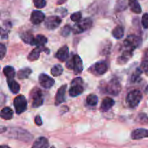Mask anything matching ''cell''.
I'll list each match as a JSON object with an SVG mask.
<instances>
[{
  "label": "cell",
  "mask_w": 148,
  "mask_h": 148,
  "mask_svg": "<svg viewBox=\"0 0 148 148\" xmlns=\"http://www.w3.org/2000/svg\"><path fill=\"white\" fill-rule=\"evenodd\" d=\"M66 66L68 68V69H72L74 67V60H73V58H72L71 59H69L66 64Z\"/></svg>",
  "instance_id": "cell-39"
},
{
  "label": "cell",
  "mask_w": 148,
  "mask_h": 148,
  "mask_svg": "<svg viewBox=\"0 0 148 148\" xmlns=\"http://www.w3.org/2000/svg\"><path fill=\"white\" fill-rule=\"evenodd\" d=\"M66 85H64L61 86L57 90L55 97V105L58 106L63 103L65 100V92H66Z\"/></svg>",
  "instance_id": "cell-12"
},
{
  "label": "cell",
  "mask_w": 148,
  "mask_h": 148,
  "mask_svg": "<svg viewBox=\"0 0 148 148\" xmlns=\"http://www.w3.org/2000/svg\"><path fill=\"white\" fill-rule=\"evenodd\" d=\"M142 73H143V70L141 69V68H137V69L134 71V73L132 74V82H138L140 79V77H141Z\"/></svg>",
  "instance_id": "cell-31"
},
{
  "label": "cell",
  "mask_w": 148,
  "mask_h": 148,
  "mask_svg": "<svg viewBox=\"0 0 148 148\" xmlns=\"http://www.w3.org/2000/svg\"><path fill=\"white\" fill-rule=\"evenodd\" d=\"M141 42L142 40L139 36L135 35H130L124 40V47L125 49L133 51L134 49L140 46Z\"/></svg>",
  "instance_id": "cell-4"
},
{
  "label": "cell",
  "mask_w": 148,
  "mask_h": 148,
  "mask_svg": "<svg viewBox=\"0 0 148 148\" xmlns=\"http://www.w3.org/2000/svg\"><path fill=\"white\" fill-rule=\"evenodd\" d=\"M141 69L143 72L148 75V60L143 61L141 64Z\"/></svg>",
  "instance_id": "cell-37"
},
{
  "label": "cell",
  "mask_w": 148,
  "mask_h": 148,
  "mask_svg": "<svg viewBox=\"0 0 148 148\" xmlns=\"http://www.w3.org/2000/svg\"><path fill=\"white\" fill-rule=\"evenodd\" d=\"M7 84H8V87L10 88V91L12 93L17 94L20 92V85L14 79H9V80H7Z\"/></svg>",
  "instance_id": "cell-24"
},
{
  "label": "cell",
  "mask_w": 148,
  "mask_h": 148,
  "mask_svg": "<svg viewBox=\"0 0 148 148\" xmlns=\"http://www.w3.org/2000/svg\"><path fill=\"white\" fill-rule=\"evenodd\" d=\"M3 72H4V75L7 77V80H9V79H14V77H15V70L11 66H5L4 69H3Z\"/></svg>",
  "instance_id": "cell-25"
},
{
  "label": "cell",
  "mask_w": 148,
  "mask_h": 148,
  "mask_svg": "<svg viewBox=\"0 0 148 148\" xmlns=\"http://www.w3.org/2000/svg\"><path fill=\"white\" fill-rule=\"evenodd\" d=\"M45 20V14L39 10H34L30 15V21L33 24L38 25Z\"/></svg>",
  "instance_id": "cell-11"
},
{
  "label": "cell",
  "mask_w": 148,
  "mask_h": 148,
  "mask_svg": "<svg viewBox=\"0 0 148 148\" xmlns=\"http://www.w3.org/2000/svg\"><path fill=\"white\" fill-rule=\"evenodd\" d=\"M62 20L58 16H49L45 20V26L48 30H55L60 25Z\"/></svg>",
  "instance_id": "cell-9"
},
{
  "label": "cell",
  "mask_w": 148,
  "mask_h": 148,
  "mask_svg": "<svg viewBox=\"0 0 148 148\" xmlns=\"http://www.w3.org/2000/svg\"><path fill=\"white\" fill-rule=\"evenodd\" d=\"M5 135L10 138L15 139L23 142H30L33 139V136L30 132L21 128H5Z\"/></svg>",
  "instance_id": "cell-1"
},
{
  "label": "cell",
  "mask_w": 148,
  "mask_h": 148,
  "mask_svg": "<svg viewBox=\"0 0 148 148\" xmlns=\"http://www.w3.org/2000/svg\"><path fill=\"white\" fill-rule=\"evenodd\" d=\"M93 69L97 74L102 75L105 74L108 70V66L105 62H97L93 66Z\"/></svg>",
  "instance_id": "cell-18"
},
{
  "label": "cell",
  "mask_w": 148,
  "mask_h": 148,
  "mask_svg": "<svg viewBox=\"0 0 148 148\" xmlns=\"http://www.w3.org/2000/svg\"><path fill=\"white\" fill-rule=\"evenodd\" d=\"M48 49H45L43 46H37L35 48L33 51L30 53V54L27 56V59L30 62H33V61H36L38 59L39 56H40V53L42 51H46Z\"/></svg>",
  "instance_id": "cell-14"
},
{
  "label": "cell",
  "mask_w": 148,
  "mask_h": 148,
  "mask_svg": "<svg viewBox=\"0 0 148 148\" xmlns=\"http://www.w3.org/2000/svg\"><path fill=\"white\" fill-rule=\"evenodd\" d=\"M56 57L61 62H64L69 57V49L66 46L60 48L56 54Z\"/></svg>",
  "instance_id": "cell-16"
},
{
  "label": "cell",
  "mask_w": 148,
  "mask_h": 148,
  "mask_svg": "<svg viewBox=\"0 0 148 148\" xmlns=\"http://www.w3.org/2000/svg\"><path fill=\"white\" fill-rule=\"evenodd\" d=\"M131 137L132 140H141L143 138H147L148 137V130L143 128L137 129L132 132Z\"/></svg>",
  "instance_id": "cell-13"
},
{
  "label": "cell",
  "mask_w": 148,
  "mask_h": 148,
  "mask_svg": "<svg viewBox=\"0 0 148 148\" xmlns=\"http://www.w3.org/2000/svg\"><path fill=\"white\" fill-rule=\"evenodd\" d=\"M92 21L90 18H85L80 21L77 22V24L74 25L72 31L75 34H79V33H82V32L92 27Z\"/></svg>",
  "instance_id": "cell-5"
},
{
  "label": "cell",
  "mask_w": 148,
  "mask_h": 148,
  "mask_svg": "<svg viewBox=\"0 0 148 148\" xmlns=\"http://www.w3.org/2000/svg\"><path fill=\"white\" fill-rule=\"evenodd\" d=\"M142 25L145 29L148 28V13L143 14L142 17Z\"/></svg>",
  "instance_id": "cell-36"
},
{
  "label": "cell",
  "mask_w": 148,
  "mask_h": 148,
  "mask_svg": "<svg viewBox=\"0 0 148 148\" xmlns=\"http://www.w3.org/2000/svg\"><path fill=\"white\" fill-rule=\"evenodd\" d=\"M35 7L38 9H42L46 5V0H33Z\"/></svg>",
  "instance_id": "cell-33"
},
{
  "label": "cell",
  "mask_w": 148,
  "mask_h": 148,
  "mask_svg": "<svg viewBox=\"0 0 148 148\" xmlns=\"http://www.w3.org/2000/svg\"><path fill=\"white\" fill-rule=\"evenodd\" d=\"M98 97L95 95H93V94H91V95H89L88 97H87L86 102L87 103L89 106H95L98 103Z\"/></svg>",
  "instance_id": "cell-30"
},
{
  "label": "cell",
  "mask_w": 148,
  "mask_h": 148,
  "mask_svg": "<svg viewBox=\"0 0 148 148\" xmlns=\"http://www.w3.org/2000/svg\"><path fill=\"white\" fill-rule=\"evenodd\" d=\"M128 4L129 7L132 12L135 13V14H140L142 12L141 6L137 0H129Z\"/></svg>",
  "instance_id": "cell-21"
},
{
  "label": "cell",
  "mask_w": 148,
  "mask_h": 148,
  "mask_svg": "<svg viewBox=\"0 0 148 148\" xmlns=\"http://www.w3.org/2000/svg\"><path fill=\"white\" fill-rule=\"evenodd\" d=\"M1 118L5 120H10L13 118V111L10 107H4L1 111Z\"/></svg>",
  "instance_id": "cell-23"
},
{
  "label": "cell",
  "mask_w": 148,
  "mask_h": 148,
  "mask_svg": "<svg viewBox=\"0 0 148 148\" xmlns=\"http://www.w3.org/2000/svg\"><path fill=\"white\" fill-rule=\"evenodd\" d=\"M137 122L141 124H148V116L145 114H140L136 119Z\"/></svg>",
  "instance_id": "cell-32"
},
{
  "label": "cell",
  "mask_w": 148,
  "mask_h": 148,
  "mask_svg": "<svg viewBox=\"0 0 148 148\" xmlns=\"http://www.w3.org/2000/svg\"><path fill=\"white\" fill-rule=\"evenodd\" d=\"M133 54V51H129L127 49H124V50L123 51V52L121 53V54L120 55L119 57L118 58V62L120 64H125L126 62H128L130 59H131L132 56Z\"/></svg>",
  "instance_id": "cell-20"
},
{
  "label": "cell",
  "mask_w": 148,
  "mask_h": 148,
  "mask_svg": "<svg viewBox=\"0 0 148 148\" xmlns=\"http://www.w3.org/2000/svg\"><path fill=\"white\" fill-rule=\"evenodd\" d=\"M47 43V38L43 35H38L35 38L34 44L37 46H43Z\"/></svg>",
  "instance_id": "cell-28"
},
{
  "label": "cell",
  "mask_w": 148,
  "mask_h": 148,
  "mask_svg": "<svg viewBox=\"0 0 148 148\" xmlns=\"http://www.w3.org/2000/svg\"><path fill=\"white\" fill-rule=\"evenodd\" d=\"M84 91L83 81L82 78L77 77L73 79L71 84V88L69 89V95L72 97H77Z\"/></svg>",
  "instance_id": "cell-3"
},
{
  "label": "cell",
  "mask_w": 148,
  "mask_h": 148,
  "mask_svg": "<svg viewBox=\"0 0 148 148\" xmlns=\"http://www.w3.org/2000/svg\"><path fill=\"white\" fill-rule=\"evenodd\" d=\"M124 28H123L122 26L121 25L116 26V27L112 31L113 36L116 39H121V38L124 36Z\"/></svg>",
  "instance_id": "cell-27"
},
{
  "label": "cell",
  "mask_w": 148,
  "mask_h": 148,
  "mask_svg": "<svg viewBox=\"0 0 148 148\" xmlns=\"http://www.w3.org/2000/svg\"><path fill=\"white\" fill-rule=\"evenodd\" d=\"M145 92H146V93L148 94V85L147 87H146V88H145Z\"/></svg>",
  "instance_id": "cell-42"
},
{
  "label": "cell",
  "mask_w": 148,
  "mask_h": 148,
  "mask_svg": "<svg viewBox=\"0 0 148 148\" xmlns=\"http://www.w3.org/2000/svg\"><path fill=\"white\" fill-rule=\"evenodd\" d=\"M74 60V72L76 75H79L82 72L83 66H82V61L78 55H75L73 56Z\"/></svg>",
  "instance_id": "cell-15"
},
{
  "label": "cell",
  "mask_w": 148,
  "mask_h": 148,
  "mask_svg": "<svg viewBox=\"0 0 148 148\" xmlns=\"http://www.w3.org/2000/svg\"><path fill=\"white\" fill-rule=\"evenodd\" d=\"M32 98V107L33 108H38L43 104V95L40 90L38 88H35L31 92Z\"/></svg>",
  "instance_id": "cell-8"
},
{
  "label": "cell",
  "mask_w": 148,
  "mask_h": 148,
  "mask_svg": "<svg viewBox=\"0 0 148 148\" xmlns=\"http://www.w3.org/2000/svg\"><path fill=\"white\" fill-rule=\"evenodd\" d=\"M49 140L46 137H39L33 143L32 148H49Z\"/></svg>",
  "instance_id": "cell-19"
},
{
  "label": "cell",
  "mask_w": 148,
  "mask_h": 148,
  "mask_svg": "<svg viewBox=\"0 0 148 148\" xmlns=\"http://www.w3.org/2000/svg\"><path fill=\"white\" fill-rule=\"evenodd\" d=\"M32 70L28 67L24 68V69H20L17 72V77L20 79H24L28 77L31 74Z\"/></svg>",
  "instance_id": "cell-26"
},
{
  "label": "cell",
  "mask_w": 148,
  "mask_h": 148,
  "mask_svg": "<svg viewBox=\"0 0 148 148\" xmlns=\"http://www.w3.org/2000/svg\"><path fill=\"white\" fill-rule=\"evenodd\" d=\"M0 148H10V147H8L7 145H1V147H0Z\"/></svg>",
  "instance_id": "cell-41"
},
{
  "label": "cell",
  "mask_w": 148,
  "mask_h": 148,
  "mask_svg": "<svg viewBox=\"0 0 148 148\" xmlns=\"http://www.w3.org/2000/svg\"><path fill=\"white\" fill-rule=\"evenodd\" d=\"M27 100L24 95H20L14 100V106L17 114H21L27 108Z\"/></svg>",
  "instance_id": "cell-7"
},
{
  "label": "cell",
  "mask_w": 148,
  "mask_h": 148,
  "mask_svg": "<svg viewBox=\"0 0 148 148\" xmlns=\"http://www.w3.org/2000/svg\"><path fill=\"white\" fill-rule=\"evenodd\" d=\"M142 98H143V94L141 91L139 90H134L129 92L126 98V101L130 108H134L139 105Z\"/></svg>",
  "instance_id": "cell-2"
},
{
  "label": "cell",
  "mask_w": 148,
  "mask_h": 148,
  "mask_svg": "<svg viewBox=\"0 0 148 148\" xmlns=\"http://www.w3.org/2000/svg\"><path fill=\"white\" fill-rule=\"evenodd\" d=\"M35 123H36V125L38 126L42 125V120L40 116H36L35 117Z\"/></svg>",
  "instance_id": "cell-40"
},
{
  "label": "cell",
  "mask_w": 148,
  "mask_h": 148,
  "mask_svg": "<svg viewBox=\"0 0 148 148\" xmlns=\"http://www.w3.org/2000/svg\"><path fill=\"white\" fill-rule=\"evenodd\" d=\"M71 20L73 22H79L80 21L81 19H82V13L80 12H77L73 13L72 15L70 16Z\"/></svg>",
  "instance_id": "cell-34"
},
{
  "label": "cell",
  "mask_w": 148,
  "mask_h": 148,
  "mask_svg": "<svg viewBox=\"0 0 148 148\" xmlns=\"http://www.w3.org/2000/svg\"><path fill=\"white\" fill-rule=\"evenodd\" d=\"M71 30H72V28H71L70 26L66 25H65L64 27L62 28V30H61V34H62V36H64V37H66V36H69Z\"/></svg>",
  "instance_id": "cell-35"
},
{
  "label": "cell",
  "mask_w": 148,
  "mask_h": 148,
  "mask_svg": "<svg viewBox=\"0 0 148 148\" xmlns=\"http://www.w3.org/2000/svg\"><path fill=\"white\" fill-rule=\"evenodd\" d=\"M115 104V101L111 98H104L102 101V103L101 105V110L103 112L105 111H108V110L111 109L113 106H114Z\"/></svg>",
  "instance_id": "cell-17"
},
{
  "label": "cell",
  "mask_w": 148,
  "mask_h": 148,
  "mask_svg": "<svg viewBox=\"0 0 148 148\" xmlns=\"http://www.w3.org/2000/svg\"><path fill=\"white\" fill-rule=\"evenodd\" d=\"M63 72V68L61 65L56 64L55 66H53V67L51 69V73L52 74V75L54 77H58L59 75H61Z\"/></svg>",
  "instance_id": "cell-29"
},
{
  "label": "cell",
  "mask_w": 148,
  "mask_h": 148,
  "mask_svg": "<svg viewBox=\"0 0 148 148\" xmlns=\"http://www.w3.org/2000/svg\"><path fill=\"white\" fill-rule=\"evenodd\" d=\"M121 89L120 82L117 79H112L105 87V92L112 95H117Z\"/></svg>",
  "instance_id": "cell-6"
},
{
  "label": "cell",
  "mask_w": 148,
  "mask_h": 148,
  "mask_svg": "<svg viewBox=\"0 0 148 148\" xmlns=\"http://www.w3.org/2000/svg\"><path fill=\"white\" fill-rule=\"evenodd\" d=\"M20 38L25 43H28V44L32 45V46H33V44H34L35 38L33 36V34L30 33V32H23V33H22L20 34Z\"/></svg>",
  "instance_id": "cell-22"
},
{
  "label": "cell",
  "mask_w": 148,
  "mask_h": 148,
  "mask_svg": "<svg viewBox=\"0 0 148 148\" xmlns=\"http://www.w3.org/2000/svg\"><path fill=\"white\" fill-rule=\"evenodd\" d=\"M51 148H55L54 147H53V146H52V147H51Z\"/></svg>",
  "instance_id": "cell-44"
},
{
  "label": "cell",
  "mask_w": 148,
  "mask_h": 148,
  "mask_svg": "<svg viewBox=\"0 0 148 148\" xmlns=\"http://www.w3.org/2000/svg\"><path fill=\"white\" fill-rule=\"evenodd\" d=\"M39 83L45 89H49L55 83L54 79L46 74H40L39 76Z\"/></svg>",
  "instance_id": "cell-10"
},
{
  "label": "cell",
  "mask_w": 148,
  "mask_h": 148,
  "mask_svg": "<svg viewBox=\"0 0 148 148\" xmlns=\"http://www.w3.org/2000/svg\"><path fill=\"white\" fill-rule=\"evenodd\" d=\"M61 1H62V2H63V1H64H64H66V0H61Z\"/></svg>",
  "instance_id": "cell-43"
},
{
  "label": "cell",
  "mask_w": 148,
  "mask_h": 148,
  "mask_svg": "<svg viewBox=\"0 0 148 148\" xmlns=\"http://www.w3.org/2000/svg\"><path fill=\"white\" fill-rule=\"evenodd\" d=\"M6 52H7V49H6L5 46L3 43H1L0 44V56H1V59L4 58V55L6 54Z\"/></svg>",
  "instance_id": "cell-38"
}]
</instances>
